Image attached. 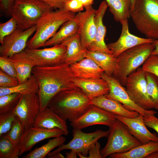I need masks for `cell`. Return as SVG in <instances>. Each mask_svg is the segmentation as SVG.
Listing matches in <instances>:
<instances>
[{"instance_id":"9","label":"cell","mask_w":158,"mask_h":158,"mask_svg":"<svg viewBox=\"0 0 158 158\" xmlns=\"http://www.w3.org/2000/svg\"><path fill=\"white\" fill-rule=\"evenodd\" d=\"M146 73L142 67H139L127 77L125 86L135 103L142 109L149 110L153 108L147 93Z\"/></svg>"},{"instance_id":"48","label":"cell","mask_w":158,"mask_h":158,"mask_svg":"<svg viewBox=\"0 0 158 158\" xmlns=\"http://www.w3.org/2000/svg\"><path fill=\"white\" fill-rule=\"evenodd\" d=\"M66 158H76L78 155L76 152L72 150H71L69 152H66Z\"/></svg>"},{"instance_id":"8","label":"cell","mask_w":158,"mask_h":158,"mask_svg":"<svg viewBox=\"0 0 158 158\" xmlns=\"http://www.w3.org/2000/svg\"><path fill=\"white\" fill-rule=\"evenodd\" d=\"M73 138L66 144L59 146L49 153L48 157L63 150H70L76 152L80 158H87L90 148L101 138L108 137L109 131L97 130L94 132L85 133L81 130L73 128Z\"/></svg>"},{"instance_id":"10","label":"cell","mask_w":158,"mask_h":158,"mask_svg":"<svg viewBox=\"0 0 158 158\" xmlns=\"http://www.w3.org/2000/svg\"><path fill=\"white\" fill-rule=\"evenodd\" d=\"M66 49L65 41L50 47L33 49L26 48L24 51L28 57L34 62L35 66L45 67L64 63Z\"/></svg>"},{"instance_id":"18","label":"cell","mask_w":158,"mask_h":158,"mask_svg":"<svg viewBox=\"0 0 158 158\" xmlns=\"http://www.w3.org/2000/svg\"><path fill=\"white\" fill-rule=\"evenodd\" d=\"M116 118L127 126L130 133L141 144L151 141H158V136L155 133H151L147 128L144 121V116L140 114L134 118H127L115 115Z\"/></svg>"},{"instance_id":"44","label":"cell","mask_w":158,"mask_h":158,"mask_svg":"<svg viewBox=\"0 0 158 158\" xmlns=\"http://www.w3.org/2000/svg\"><path fill=\"white\" fill-rule=\"evenodd\" d=\"M49 5L54 9H58L63 8V3L62 0H40Z\"/></svg>"},{"instance_id":"14","label":"cell","mask_w":158,"mask_h":158,"mask_svg":"<svg viewBox=\"0 0 158 158\" xmlns=\"http://www.w3.org/2000/svg\"><path fill=\"white\" fill-rule=\"evenodd\" d=\"M35 25L25 30L18 27L5 37L0 46V56L8 57L19 53L27 47L29 38L36 30Z\"/></svg>"},{"instance_id":"30","label":"cell","mask_w":158,"mask_h":158,"mask_svg":"<svg viewBox=\"0 0 158 158\" xmlns=\"http://www.w3.org/2000/svg\"><path fill=\"white\" fill-rule=\"evenodd\" d=\"M109 8L114 20L120 22L130 17L131 5L130 0H104Z\"/></svg>"},{"instance_id":"52","label":"cell","mask_w":158,"mask_h":158,"mask_svg":"<svg viewBox=\"0 0 158 158\" xmlns=\"http://www.w3.org/2000/svg\"><path fill=\"white\" fill-rule=\"evenodd\" d=\"M16 0H10V4H11V5L12 4H13V3Z\"/></svg>"},{"instance_id":"6","label":"cell","mask_w":158,"mask_h":158,"mask_svg":"<svg viewBox=\"0 0 158 158\" xmlns=\"http://www.w3.org/2000/svg\"><path fill=\"white\" fill-rule=\"evenodd\" d=\"M154 48L153 43H146L122 53L117 57L118 69L114 77L124 86L127 77L143 64L151 54Z\"/></svg>"},{"instance_id":"1","label":"cell","mask_w":158,"mask_h":158,"mask_svg":"<svg viewBox=\"0 0 158 158\" xmlns=\"http://www.w3.org/2000/svg\"><path fill=\"white\" fill-rule=\"evenodd\" d=\"M32 73L39 86L40 111L47 108L50 100L58 93L77 87L70 65L66 63L49 66H35Z\"/></svg>"},{"instance_id":"31","label":"cell","mask_w":158,"mask_h":158,"mask_svg":"<svg viewBox=\"0 0 158 158\" xmlns=\"http://www.w3.org/2000/svg\"><path fill=\"white\" fill-rule=\"evenodd\" d=\"M65 138L62 135L54 138L50 140L46 144L39 147H36L25 155L23 158H44L50 151L55 148L63 144L65 142Z\"/></svg>"},{"instance_id":"41","label":"cell","mask_w":158,"mask_h":158,"mask_svg":"<svg viewBox=\"0 0 158 158\" xmlns=\"http://www.w3.org/2000/svg\"><path fill=\"white\" fill-rule=\"evenodd\" d=\"M63 8L75 13L82 11L84 8L82 4L78 0H68L64 2Z\"/></svg>"},{"instance_id":"43","label":"cell","mask_w":158,"mask_h":158,"mask_svg":"<svg viewBox=\"0 0 158 158\" xmlns=\"http://www.w3.org/2000/svg\"><path fill=\"white\" fill-rule=\"evenodd\" d=\"M101 145L98 141L92 145L89 148L88 158H102L101 153Z\"/></svg>"},{"instance_id":"16","label":"cell","mask_w":158,"mask_h":158,"mask_svg":"<svg viewBox=\"0 0 158 158\" xmlns=\"http://www.w3.org/2000/svg\"><path fill=\"white\" fill-rule=\"evenodd\" d=\"M121 25V35L116 42L109 43L107 46L112 55L117 57L125 51L137 45L142 44L153 43L154 39L143 38L138 37L130 33L128 19L120 22Z\"/></svg>"},{"instance_id":"19","label":"cell","mask_w":158,"mask_h":158,"mask_svg":"<svg viewBox=\"0 0 158 158\" xmlns=\"http://www.w3.org/2000/svg\"><path fill=\"white\" fill-rule=\"evenodd\" d=\"M108 7L106 2L103 1L100 4L97 9L96 10L95 17L96 27V35L94 40L88 50L99 51L112 54L104 41L107 29L103 21L104 16Z\"/></svg>"},{"instance_id":"35","label":"cell","mask_w":158,"mask_h":158,"mask_svg":"<svg viewBox=\"0 0 158 158\" xmlns=\"http://www.w3.org/2000/svg\"><path fill=\"white\" fill-rule=\"evenodd\" d=\"M25 131L24 125L17 117L7 135L14 143L17 145H20L21 138Z\"/></svg>"},{"instance_id":"21","label":"cell","mask_w":158,"mask_h":158,"mask_svg":"<svg viewBox=\"0 0 158 158\" xmlns=\"http://www.w3.org/2000/svg\"><path fill=\"white\" fill-rule=\"evenodd\" d=\"M76 87L81 90L91 99L105 95L109 92L107 82L103 78L83 79L75 77Z\"/></svg>"},{"instance_id":"20","label":"cell","mask_w":158,"mask_h":158,"mask_svg":"<svg viewBox=\"0 0 158 158\" xmlns=\"http://www.w3.org/2000/svg\"><path fill=\"white\" fill-rule=\"evenodd\" d=\"M33 127L47 129L59 128L63 131L65 135L69 133L66 121L48 107L40 112Z\"/></svg>"},{"instance_id":"22","label":"cell","mask_w":158,"mask_h":158,"mask_svg":"<svg viewBox=\"0 0 158 158\" xmlns=\"http://www.w3.org/2000/svg\"><path fill=\"white\" fill-rule=\"evenodd\" d=\"M75 77L83 79L102 78L104 71L92 59L85 57L70 65Z\"/></svg>"},{"instance_id":"47","label":"cell","mask_w":158,"mask_h":158,"mask_svg":"<svg viewBox=\"0 0 158 158\" xmlns=\"http://www.w3.org/2000/svg\"><path fill=\"white\" fill-rule=\"evenodd\" d=\"M154 48L151 55H158V39L154 40L153 42Z\"/></svg>"},{"instance_id":"36","label":"cell","mask_w":158,"mask_h":158,"mask_svg":"<svg viewBox=\"0 0 158 158\" xmlns=\"http://www.w3.org/2000/svg\"><path fill=\"white\" fill-rule=\"evenodd\" d=\"M16 118L14 111L0 113V136L10 130Z\"/></svg>"},{"instance_id":"4","label":"cell","mask_w":158,"mask_h":158,"mask_svg":"<svg viewBox=\"0 0 158 158\" xmlns=\"http://www.w3.org/2000/svg\"><path fill=\"white\" fill-rule=\"evenodd\" d=\"M130 17L146 38L158 39V0H136Z\"/></svg>"},{"instance_id":"5","label":"cell","mask_w":158,"mask_h":158,"mask_svg":"<svg viewBox=\"0 0 158 158\" xmlns=\"http://www.w3.org/2000/svg\"><path fill=\"white\" fill-rule=\"evenodd\" d=\"M53 9L40 0H16L11 5L8 13L16 20L18 27L25 30L35 25L43 16Z\"/></svg>"},{"instance_id":"32","label":"cell","mask_w":158,"mask_h":158,"mask_svg":"<svg viewBox=\"0 0 158 158\" xmlns=\"http://www.w3.org/2000/svg\"><path fill=\"white\" fill-rule=\"evenodd\" d=\"M20 145L14 143L8 138L7 133L0 136V158H18Z\"/></svg>"},{"instance_id":"53","label":"cell","mask_w":158,"mask_h":158,"mask_svg":"<svg viewBox=\"0 0 158 158\" xmlns=\"http://www.w3.org/2000/svg\"><path fill=\"white\" fill-rule=\"evenodd\" d=\"M62 0V1H63V3L64 2H65V1H68V0Z\"/></svg>"},{"instance_id":"7","label":"cell","mask_w":158,"mask_h":158,"mask_svg":"<svg viewBox=\"0 0 158 158\" xmlns=\"http://www.w3.org/2000/svg\"><path fill=\"white\" fill-rule=\"evenodd\" d=\"M109 133L105 146L101 150L102 158L114 153L127 152L141 143L129 132L126 126L117 119L109 127Z\"/></svg>"},{"instance_id":"42","label":"cell","mask_w":158,"mask_h":158,"mask_svg":"<svg viewBox=\"0 0 158 158\" xmlns=\"http://www.w3.org/2000/svg\"><path fill=\"white\" fill-rule=\"evenodd\" d=\"M144 121L147 127L154 129L158 134V118L155 116V115L144 117Z\"/></svg>"},{"instance_id":"25","label":"cell","mask_w":158,"mask_h":158,"mask_svg":"<svg viewBox=\"0 0 158 158\" xmlns=\"http://www.w3.org/2000/svg\"><path fill=\"white\" fill-rule=\"evenodd\" d=\"M85 57L93 60L108 76H112L116 74L118 69L117 59L112 54L87 50Z\"/></svg>"},{"instance_id":"15","label":"cell","mask_w":158,"mask_h":158,"mask_svg":"<svg viewBox=\"0 0 158 158\" xmlns=\"http://www.w3.org/2000/svg\"><path fill=\"white\" fill-rule=\"evenodd\" d=\"M85 10L76 14L79 23L78 34L81 43L84 49L88 50L93 42L96 27L95 17L96 10L92 5L87 6Z\"/></svg>"},{"instance_id":"13","label":"cell","mask_w":158,"mask_h":158,"mask_svg":"<svg viewBox=\"0 0 158 158\" xmlns=\"http://www.w3.org/2000/svg\"><path fill=\"white\" fill-rule=\"evenodd\" d=\"M40 110L38 94L22 95L14 112L24 126L25 131L33 127L36 118Z\"/></svg>"},{"instance_id":"23","label":"cell","mask_w":158,"mask_h":158,"mask_svg":"<svg viewBox=\"0 0 158 158\" xmlns=\"http://www.w3.org/2000/svg\"><path fill=\"white\" fill-rule=\"evenodd\" d=\"M91 104L95 105L115 115L134 118L140 114L137 111H131L119 102L103 95L91 99Z\"/></svg>"},{"instance_id":"28","label":"cell","mask_w":158,"mask_h":158,"mask_svg":"<svg viewBox=\"0 0 158 158\" xmlns=\"http://www.w3.org/2000/svg\"><path fill=\"white\" fill-rule=\"evenodd\" d=\"M158 151V141H151L137 146L124 153H114L109 156L112 158H146L152 153Z\"/></svg>"},{"instance_id":"29","label":"cell","mask_w":158,"mask_h":158,"mask_svg":"<svg viewBox=\"0 0 158 158\" xmlns=\"http://www.w3.org/2000/svg\"><path fill=\"white\" fill-rule=\"evenodd\" d=\"M39 90L37 81L33 75L25 82L10 88L0 87V97L12 93H18L22 95L38 94Z\"/></svg>"},{"instance_id":"3","label":"cell","mask_w":158,"mask_h":158,"mask_svg":"<svg viewBox=\"0 0 158 158\" xmlns=\"http://www.w3.org/2000/svg\"><path fill=\"white\" fill-rule=\"evenodd\" d=\"M75 15L76 13L63 8L47 13L36 23L34 34L28 40L26 48L33 49L43 47L64 23L73 18Z\"/></svg>"},{"instance_id":"27","label":"cell","mask_w":158,"mask_h":158,"mask_svg":"<svg viewBox=\"0 0 158 158\" xmlns=\"http://www.w3.org/2000/svg\"><path fill=\"white\" fill-rule=\"evenodd\" d=\"M67 49L64 63L70 65L85 58L87 50L82 47L78 34L65 41Z\"/></svg>"},{"instance_id":"33","label":"cell","mask_w":158,"mask_h":158,"mask_svg":"<svg viewBox=\"0 0 158 158\" xmlns=\"http://www.w3.org/2000/svg\"><path fill=\"white\" fill-rule=\"evenodd\" d=\"M147 91L153 109H158V78L154 74L146 72Z\"/></svg>"},{"instance_id":"11","label":"cell","mask_w":158,"mask_h":158,"mask_svg":"<svg viewBox=\"0 0 158 158\" xmlns=\"http://www.w3.org/2000/svg\"><path fill=\"white\" fill-rule=\"evenodd\" d=\"M117 120L115 115L91 104L71 125L73 128L82 130L89 126L102 125L111 126Z\"/></svg>"},{"instance_id":"2","label":"cell","mask_w":158,"mask_h":158,"mask_svg":"<svg viewBox=\"0 0 158 158\" xmlns=\"http://www.w3.org/2000/svg\"><path fill=\"white\" fill-rule=\"evenodd\" d=\"M78 88L58 93L50 100L47 107L65 120L73 121L91 105V99Z\"/></svg>"},{"instance_id":"26","label":"cell","mask_w":158,"mask_h":158,"mask_svg":"<svg viewBox=\"0 0 158 158\" xmlns=\"http://www.w3.org/2000/svg\"><path fill=\"white\" fill-rule=\"evenodd\" d=\"M79 28L75 15L73 18L64 23L54 36L46 42L43 47H51L65 42L78 34Z\"/></svg>"},{"instance_id":"46","label":"cell","mask_w":158,"mask_h":158,"mask_svg":"<svg viewBox=\"0 0 158 158\" xmlns=\"http://www.w3.org/2000/svg\"><path fill=\"white\" fill-rule=\"evenodd\" d=\"M84 6V8L92 5L94 0H78Z\"/></svg>"},{"instance_id":"45","label":"cell","mask_w":158,"mask_h":158,"mask_svg":"<svg viewBox=\"0 0 158 158\" xmlns=\"http://www.w3.org/2000/svg\"><path fill=\"white\" fill-rule=\"evenodd\" d=\"M0 5L2 10L8 13L11 7L10 0H0Z\"/></svg>"},{"instance_id":"34","label":"cell","mask_w":158,"mask_h":158,"mask_svg":"<svg viewBox=\"0 0 158 158\" xmlns=\"http://www.w3.org/2000/svg\"><path fill=\"white\" fill-rule=\"evenodd\" d=\"M22 95L15 93L0 97V113L14 111Z\"/></svg>"},{"instance_id":"24","label":"cell","mask_w":158,"mask_h":158,"mask_svg":"<svg viewBox=\"0 0 158 158\" xmlns=\"http://www.w3.org/2000/svg\"><path fill=\"white\" fill-rule=\"evenodd\" d=\"M8 57L15 68L19 83L25 82L32 75V70L35 66L34 62L26 55L24 50Z\"/></svg>"},{"instance_id":"38","label":"cell","mask_w":158,"mask_h":158,"mask_svg":"<svg viewBox=\"0 0 158 158\" xmlns=\"http://www.w3.org/2000/svg\"><path fill=\"white\" fill-rule=\"evenodd\" d=\"M142 69L158 78V55H151L142 65Z\"/></svg>"},{"instance_id":"49","label":"cell","mask_w":158,"mask_h":158,"mask_svg":"<svg viewBox=\"0 0 158 158\" xmlns=\"http://www.w3.org/2000/svg\"><path fill=\"white\" fill-rule=\"evenodd\" d=\"M146 158H158V151L150 154Z\"/></svg>"},{"instance_id":"50","label":"cell","mask_w":158,"mask_h":158,"mask_svg":"<svg viewBox=\"0 0 158 158\" xmlns=\"http://www.w3.org/2000/svg\"><path fill=\"white\" fill-rule=\"evenodd\" d=\"M49 158H64V157L60 152L56 154L49 157Z\"/></svg>"},{"instance_id":"51","label":"cell","mask_w":158,"mask_h":158,"mask_svg":"<svg viewBox=\"0 0 158 158\" xmlns=\"http://www.w3.org/2000/svg\"><path fill=\"white\" fill-rule=\"evenodd\" d=\"M131 5V10L133 8L136 0H130Z\"/></svg>"},{"instance_id":"40","label":"cell","mask_w":158,"mask_h":158,"mask_svg":"<svg viewBox=\"0 0 158 158\" xmlns=\"http://www.w3.org/2000/svg\"><path fill=\"white\" fill-rule=\"evenodd\" d=\"M17 78L8 75L0 69V87L10 88L17 86L19 84Z\"/></svg>"},{"instance_id":"17","label":"cell","mask_w":158,"mask_h":158,"mask_svg":"<svg viewBox=\"0 0 158 158\" xmlns=\"http://www.w3.org/2000/svg\"><path fill=\"white\" fill-rule=\"evenodd\" d=\"M63 135H64V132L59 128L30 127L25 132L21 138L19 156L24 152L30 151L36 144L41 141Z\"/></svg>"},{"instance_id":"37","label":"cell","mask_w":158,"mask_h":158,"mask_svg":"<svg viewBox=\"0 0 158 158\" xmlns=\"http://www.w3.org/2000/svg\"><path fill=\"white\" fill-rule=\"evenodd\" d=\"M18 27L16 20L11 17L8 20L0 24V42L1 44L4 38L13 32Z\"/></svg>"},{"instance_id":"12","label":"cell","mask_w":158,"mask_h":158,"mask_svg":"<svg viewBox=\"0 0 158 158\" xmlns=\"http://www.w3.org/2000/svg\"><path fill=\"white\" fill-rule=\"evenodd\" d=\"M102 78L109 86V92L105 95L107 98L119 102L129 110L137 111L144 117L157 113L155 111L145 110L137 105L131 99L124 86L114 77L108 76L104 73Z\"/></svg>"},{"instance_id":"39","label":"cell","mask_w":158,"mask_h":158,"mask_svg":"<svg viewBox=\"0 0 158 158\" xmlns=\"http://www.w3.org/2000/svg\"><path fill=\"white\" fill-rule=\"evenodd\" d=\"M0 70L8 75L17 78L15 68L8 57L0 56Z\"/></svg>"}]
</instances>
